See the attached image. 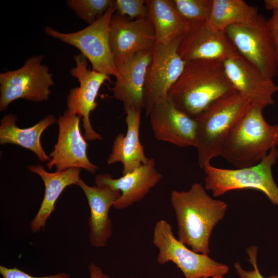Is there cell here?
I'll list each match as a JSON object with an SVG mask.
<instances>
[{"instance_id": "obj_1", "label": "cell", "mask_w": 278, "mask_h": 278, "mask_svg": "<svg viewBox=\"0 0 278 278\" xmlns=\"http://www.w3.org/2000/svg\"><path fill=\"white\" fill-rule=\"evenodd\" d=\"M200 183L186 191L173 190L170 202L178 224V239L199 253L208 254L210 239L215 225L222 220L228 205L213 199Z\"/></svg>"}, {"instance_id": "obj_2", "label": "cell", "mask_w": 278, "mask_h": 278, "mask_svg": "<svg viewBox=\"0 0 278 278\" xmlns=\"http://www.w3.org/2000/svg\"><path fill=\"white\" fill-rule=\"evenodd\" d=\"M235 92L223 61L198 59L186 62L167 94L179 109L196 118L219 99Z\"/></svg>"}, {"instance_id": "obj_3", "label": "cell", "mask_w": 278, "mask_h": 278, "mask_svg": "<svg viewBox=\"0 0 278 278\" xmlns=\"http://www.w3.org/2000/svg\"><path fill=\"white\" fill-rule=\"evenodd\" d=\"M261 106L251 103L224 142L219 157L235 168L254 166L278 146V125L265 119Z\"/></svg>"}, {"instance_id": "obj_4", "label": "cell", "mask_w": 278, "mask_h": 278, "mask_svg": "<svg viewBox=\"0 0 278 278\" xmlns=\"http://www.w3.org/2000/svg\"><path fill=\"white\" fill-rule=\"evenodd\" d=\"M250 105V101L237 92L219 99L195 118V148L201 168L219 157L224 142Z\"/></svg>"}, {"instance_id": "obj_5", "label": "cell", "mask_w": 278, "mask_h": 278, "mask_svg": "<svg viewBox=\"0 0 278 278\" xmlns=\"http://www.w3.org/2000/svg\"><path fill=\"white\" fill-rule=\"evenodd\" d=\"M278 159V149H272L258 164L251 167L224 169L208 164L203 168L204 187L213 197L233 190L253 189L263 193L270 202L278 206V186L274 182L272 167Z\"/></svg>"}, {"instance_id": "obj_6", "label": "cell", "mask_w": 278, "mask_h": 278, "mask_svg": "<svg viewBox=\"0 0 278 278\" xmlns=\"http://www.w3.org/2000/svg\"><path fill=\"white\" fill-rule=\"evenodd\" d=\"M152 242L158 248L157 262L164 265L174 263L185 278H208L223 276L229 266L218 263L207 254L197 253L188 248L175 236L172 226L165 220L158 221L153 229Z\"/></svg>"}, {"instance_id": "obj_7", "label": "cell", "mask_w": 278, "mask_h": 278, "mask_svg": "<svg viewBox=\"0 0 278 278\" xmlns=\"http://www.w3.org/2000/svg\"><path fill=\"white\" fill-rule=\"evenodd\" d=\"M239 54L266 78L278 75V60L267 20L258 14L250 21L234 24L224 31Z\"/></svg>"}, {"instance_id": "obj_8", "label": "cell", "mask_w": 278, "mask_h": 278, "mask_svg": "<svg viewBox=\"0 0 278 278\" xmlns=\"http://www.w3.org/2000/svg\"><path fill=\"white\" fill-rule=\"evenodd\" d=\"M115 12L113 6L94 22L76 32L63 33L48 26L44 31L48 36L78 48L90 62L92 70L116 78L119 74L109 42L111 20Z\"/></svg>"}, {"instance_id": "obj_9", "label": "cell", "mask_w": 278, "mask_h": 278, "mask_svg": "<svg viewBox=\"0 0 278 278\" xmlns=\"http://www.w3.org/2000/svg\"><path fill=\"white\" fill-rule=\"evenodd\" d=\"M44 56L33 55L14 71L0 74V110L4 111L12 101L25 99L35 102L46 101L54 85L48 67L42 63Z\"/></svg>"}, {"instance_id": "obj_10", "label": "cell", "mask_w": 278, "mask_h": 278, "mask_svg": "<svg viewBox=\"0 0 278 278\" xmlns=\"http://www.w3.org/2000/svg\"><path fill=\"white\" fill-rule=\"evenodd\" d=\"M182 37L167 43H156L152 50L144 88L146 114L158 99L168 94L184 70L187 61L178 53Z\"/></svg>"}, {"instance_id": "obj_11", "label": "cell", "mask_w": 278, "mask_h": 278, "mask_svg": "<svg viewBox=\"0 0 278 278\" xmlns=\"http://www.w3.org/2000/svg\"><path fill=\"white\" fill-rule=\"evenodd\" d=\"M74 60L76 65L71 69L70 74L78 80L79 86L70 91L67 97V110L82 118L85 139L101 140L102 136L91 125L90 115L97 105L96 99L101 86L109 80V76L89 69L88 59L82 54L75 55Z\"/></svg>"}, {"instance_id": "obj_12", "label": "cell", "mask_w": 278, "mask_h": 278, "mask_svg": "<svg viewBox=\"0 0 278 278\" xmlns=\"http://www.w3.org/2000/svg\"><path fill=\"white\" fill-rule=\"evenodd\" d=\"M109 42L116 67L156 44L153 26L148 18L130 19L117 13L112 16Z\"/></svg>"}, {"instance_id": "obj_13", "label": "cell", "mask_w": 278, "mask_h": 278, "mask_svg": "<svg viewBox=\"0 0 278 278\" xmlns=\"http://www.w3.org/2000/svg\"><path fill=\"white\" fill-rule=\"evenodd\" d=\"M146 115L157 140L179 147H195L196 119L179 109L168 94L158 99Z\"/></svg>"}, {"instance_id": "obj_14", "label": "cell", "mask_w": 278, "mask_h": 278, "mask_svg": "<svg viewBox=\"0 0 278 278\" xmlns=\"http://www.w3.org/2000/svg\"><path fill=\"white\" fill-rule=\"evenodd\" d=\"M80 119L78 115L66 110L57 120L59 135L54 150L49 155L51 158L46 164L49 169L54 166L57 171L77 167L94 173L98 169L87 157L88 145L80 130Z\"/></svg>"}, {"instance_id": "obj_15", "label": "cell", "mask_w": 278, "mask_h": 278, "mask_svg": "<svg viewBox=\"0 0 278 278\" xmlns=\"http://www.w3.org/2000/svg\"><path fill=\"white\" fill-rule=\"evenodd\" d=\"M231 83L251 103L265 108L275 103L273 96L278 85L236 51L223 60Z\"/></svg>"}, {"instance_id": "obj_16", "label": "cell", "mask_w": 278, "mask_h": 278, "mask_svg": "<svg viewBox=\"0 0 278 278\" xmlns=\"http://www.w3.org/2000/svg\"><path fill=\"white\" fill-rule=\"evenodd\" d=\"M236 51L225 32L215 28L208 21L189 24L178 47L179 55L186 61L198 59L223 61Z\"/></svg>"}, {"instance_id": "obj_17", "label": "cell", "mask_w": 278, "mask_h": 278, "mask_svg": "<svg viewBox=\"0 0 278 278\" xmlns=\"http://www.w3.org/2000/svg\"><path fill=\"white\" fill-rule=\"evenodd\" d=\"M162 178L155 168L153 158L140 167L117 179L109 174H99L95 178L97 186H108L121 192L120 197L113 207L118 210L125 209L143 199Z\"/></svg>"}, {"instance_id": "obj_18", "label": "cell", "mask_w": 278, "mask_h": 278, "mask_svg": "<svg viewBox=\"0 0 278 278\" xmlns=\"http://www.w3.org/2000/svg\"><path fill=\"white\" fill-rule=\"evenodd\" d=\"M152 50L138 53L117 67L119 75L112 91L114 98L123 103L125 111L145 109L144 88Z\"/></svg>"}, {"instance_id": "obj_19", "label": "cell", "mask_w": 278, "mask_h": 278, "mask_svg": "<svg viewBox=\"0 0 278 278\" xmlns=\"http://www.w3.org/2000/svg\"><path fill=\"white\" fill-rule=\"evenodd\" d=\"M77 185L83 191L89 205L90 243L93 247H104L113 233L109 210L120 197L121 192L108 186H89L81 178Z\"/></svg>"}, {"instance_id": "obj_20", "label": "cell", "mask_w": 278, "mask_h": 278, "mask_svg": "<svg viewBox=\"0 0 278 278\" xmlns=\"http://www.w3.org/2000/svg\"><path fill=\"white\" fill-rule=\"evenodd\" d=\"M142 110L130 109L126 111L127 132L120 133L114 139L107 163L123 164L122 175L130 172L147 163L149 158L146 156L140 138L141 116Z\"/></svg>"}, {"instance_id": "obj_21", "label": "cell", "mask_w": 278, "mask_h": 278, "mask_svg": "<svg viewBox=\"0 0 278 278\" xmlns=\"http://www.w3.org/2000/svg\"><path fill=\"white\" fill-rule=\"evenodd\" d=\"M80 168H70L55 172L46 171L41 165L30 166L29 169L41 177L45 185V194L40 208L30 222L31 231L36 233L44 229L46 222L55 210V204L62 192L67 186L77 185L80 178Z\"/></svg>"}, {"instance_id": "obj_22", "label": "cell", "mask_w": 278, "mask_h": 278, "mask_svg": "<svg viewBox=\"0 0 278 278\" xmlns=\"http://www.w3.org/2000/svg\"><path fill=\"white\" fill-rule=\"evenodd\" d=\"M16 115L10 113L5 115L1 120V144H13L33 151L41 161H50L45 153L40 142L43 132L49 126L56 123V119L49 114L31 127L20 128L15 122Z\"/></svg>"}, {"instance_id": "obj_23", "label": "cell", "mask_w": 278, "mask_h": 278, "mask_svg": "<svg viewBox=\"0 0 278 278\" xmlns=\"http://www.w3.org/2000/svg\"><path fill=\"white\" fill-rule=\"evenodd\" d=\"M148 18L155 33L156 43L165 44L183 36L189 24L181 16L171 0L145 1Z\"/></svg>"}, {"instance_id": "obj_24", "label": "cell", "mask_w": 278, "mask_h": 278, "mask_svg": "<svg viewBox=\"0 0 278 278\" xmlns=\"http://www.w3.org/2000/svg\"><path fill=\"white\" fill-rule=\"evenodd\" d=\"M258 14L257 7L242 0H213L208 22L215 28L224 31L229 26L248 22Z\"/></svg>"}, {"instance_id": "obj_25", "label": "cell", "mask_w": 278, "mask_h": 278, "mask_svg": "<svg viewBox=\"0 0 278 278\" xmlns=\"http://www.w3.org/2000/svg\"><path fill=\"white\" fill-rule=\"evenodd\" d=\"M113 0H67V7L85 23L91 24L113 6Z\"/></svg>"}, {"instance_id": "obj_26", "label": "cell", "mask_w": 278, "mask_h": 278, "mask_svg": "<svg viewBox=\"0 0 278 278\" xmlns=\"http://www.w3.org/2000/svg\"><path fill=\"white\" fill-rule=\"evenodd\" d=\"M181 16L189 23L208 21L213 0H171Z\"/></svg>"}, {"instance_id": "obj_27", "label": "cell", "mask_w": 278, "mask_h": 278, "mask_svg": "<svg viewBox=\"0 0 278 278\" xmlns=\"http://www.w3.org/2000/svg\"><path fill=\"white\" fill-rule=\"evenodd\" d=\"M116 13L130 19L148 18V10L144 0H114Z\"/></svg>"}, {"instance_id": "obj_28", "label": "cell", "mask_w": 278, "mask_h": 278, "mask_svg": "<svg viewBox=\"0 0 278 278\" xmlns=\"http://www.w3.org/2000/svg\"><path fill=\"white\" fill-rule=\"evenodd\" d=\"M257 250L258 247L255 246H252L246 249V252L249 257L248 260L252 265L253 270H245L241 268L239 262L235 263L234 267L239 278H278V275H274L265 277L260 274L257 265Z\"/></svg>"}, {"instance_id": "obj_29", "label": "cell", "mask_w": 278, "mask_h": 278, "mask_svg": "<svg viewBox=\"0 0 278 278\" xmlns=\"http://www.w3.org/2000/svg\"><path fill=\"white\" fill-rule=\"evenodd\" d=\"M0 273L3 278H70V275L65 272L58 273L51 275L36 277L32 276L16 267L9 268L4 266H0Z\"/></svg>"}, {"instance_id": "obj_30", "label": "cell", "mask_w": 278, "mask_h": 278, "mask_svg": "<svg viewBox=\"0 0 278 278\" xmlns=\"http://www.w3.org/2000/svg\"><path fill=\"white\" fill-rule=\"evenodd\" d=\"M267 23L278 60V11H272L271 16L267 20Z\"/></svg>"}, {"instance_id": "obj_31", "label": "cell", "mask_w": 278, "mask_h": 278, "mask_svg": "<svg viewBox=\"0 0 278 278\" xmlns=\"http://www.w3.org/2000/svg\"><path fill=\"white\" fill-rule=\"evenodd\" d=\"M89 270L90 278H110L109 276L102 272L99 266L94 263H91L89 264Z\"/></svg>"}, {"instance_id": "obj_32", "label": "cell", "mask_w": 278, "mask_h": 278, "mask_svg": "<svg viewBox=\"0 0 278 278\" xmlns=\"http://www.w3.org/2000/svg\"><path fill=\"white\" fill-rule=\"evenodd\" d=\"M264 3L267 11H278V0H265Z\"/></svg>"}, {"instance_id": "obj_33", "label": "cell", "mask_w": 278, "mask_h": 278, "mask_svg": "<svg viewBox=\"0 0 278 278\" xmlns=\"http://www.w3.org/2000/svg\"><path fill=\"white\" fill-rule=\"evenodd\" d=\"M211 278H224L223 276H217Z\"/></svg>"}]
</instances>
